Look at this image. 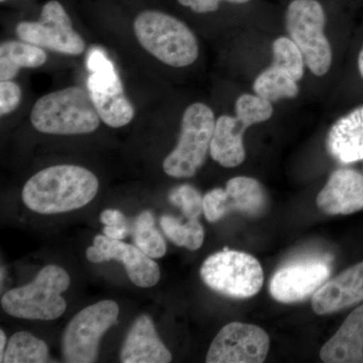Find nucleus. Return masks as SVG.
I'll return each instance as SVG.
<instances>
[{
	"mask_svg": "<svg viewBox=\"0 0 363 363\" xmlns=\"http://www.w3.org/2000/svg\"><path fill=\"white\" fill-rule=\"evenodd\" d=\"M99 182L92 172L74 164L50 167L33 176L23 189L26 206L40 214H58L92 201Z\"/></svg>",
	"mask_w": 363,
	"mask_h": 363,
	"instance_id": "1",
	"label": "nucleus"
},
{
	"mask_svg": "<svg viewBox=\"0 0 363 363\" xmlns=\"http://www.w3.org/2000/svg\"><path fill=\"white\" fill-rule=\"evenodd\" d=\"M30 121L35 130L48 135H86L97 130L100 117L89 91L68 87L40 97Z\"/></svg>",
	"mask_w": 363,
	"mask_h": 363,
	"instance_id": "2",
	"label": "nucleus"
},
{
	"mask_svg": "<svg viewBox=\"0 0 363 363\" xmlns=\"http://www.w3.org/2000/svg\"><path fill=\"white\" fill-rule=\"evenodd\" d=\"M133 30L143 49L167 65L175 68L192 65L199 56L194 33L169 14L143 11L136 16Z\"/></svg>",
	"mask_w": 363,
	"mask_h": 363,
	"instance_id": "3",
	"label": "nucleus"
},
{
	"mask_svg": "<svg viewBox=\"0 0 363 363\" xmlns=\"http://www.w3.org/2000/svg\"><path fill=\"white\" fill-rule=\"evenodd\" d=\"M65 269L55 264L45 267L32 283L13 289L2 296L1 307L11 316L28 320L58 319L66 311L62 294L70 286Z\"/></svg>",
	"mask_w": 363,
	"mask_h": 363,
	"instance_id": "4",
	"label": "nucleus"
},
{
	"mask_svg": "<svg viewBox=\"0 0 363 363\" xmlns=\"http://www.w3.org/2000/svg\"><path fill=\"white\" fill-rule=\"evenodd\" d=\"M326 16L317 0H293L286 13L289 38L302 52L306 67L318 77L331 68L332 49L325 35Z\"/></svg>",
	"mask_w": 363,
	"mask_h": 363,
	"instance_id": "5",
	"label": "nucleus"
},
{
	"mask_svg": "<svg viewBox=\"0 0 363 363\" xmlns=\"http://www.w3.org/2000/svg\"><path fill=\"white\" fill-rule=\"evenodd\" d=\"M215 116L209 106L194 104L183 114L181 133L175 149L164 159L162 169L173 178H191L206 161L215 128Z\"/></svg>",
	"mask_w": 363,
	"mask_h": 363,
	"instance_id": "6",
	"label": "nucleus"
},
{
	"mask_svg": "<svg viewBox=\"0 0 363 363\" xmlns=\"http://www.w3.org/2000/svg\"><path fill=\"white\" fill-rule=\"evenodd\" d=\"M200 276L215 292L234 298L253 297L264 284V271L259 260L248 253L227 247L207 257Z\"/></svg>",
	"mask_w": 363,
	"mask_h": 363,
	"instance_id": "7",
	"label": "nucleus"
},
{
	"mask_svg": "<svg viewBox=\"0 0 363 363\" xmlns=\"http://www.w3.org/2000/svg\"><path fill=\"white\" fill-rule=\"evenodd\" d=\"M118 315V305L111 300L100 301L76 314L67 326L62 341L65 362H96L100 340L116 323Z\"/></svg>",
	"mask_w": 363,
	"mask_h": 363,
	"instance_id": "8",
	"label": "nucleus"
},
{
	"mask_svg": "<svg viewBox=\"0 0 363 363\" xmlns=\"http://www.w3.org/2000/svg\"><path fill=\"white\" fill-rule=\"evenodd\" d=\"M87 68L91 72L87 87L100 119L113 128L130 123L135 109L124 95L123 83L111 60L101 50H92Z\"/></svg>",
	"mask_w": 363,
	"mask_h": 363,
	"instance_id": "9",
	"label": "nucleus"
},
{
	"mask_svg": "<svg viewBox=\"0 0 363 363\" xmlns=\"http://www.w3.org/2000/svg\"><path fill=\"white\" fill-rule=\"evenodd\" d=\"M16 33L23 42L62 54L77 56L85 49L84 40L74 30L65 9L57 0L45 4L39 21L18 23Z\"/></svg>",
	"mask_w": 363,
	"mask_h": 363,
	"instance_id": "10",
	"label": "nucleus"
},
{
	"mask_svg": "<svg viewBox=\"0 0 363 363\" xmlns=\"http://www.w3.org/2000/svg\"><path fill=\"white\" fill-rule=\"evenodd\" d=\"M269 336L255 325L233 322L225 325L212 341L208 363H262L269 350Z\"/></svg>",
	"mask_w": 363,
	"mask_h": 363,
	"instance_id": "11",
	"label": "nucleus"
},
{
	"mask_svg": "<svg viewBox=\"0 0 363 363\" xmlns=\"http://www.w3.org/2000/svg\"><path fill=\"white\" fill-rule=\"evenodd\" d=\"M267 198L259 182L250 177H235L225 189H213L204 196L203 213L209 222H217L230 212L257 216L266 208Z\"/></svg>",
	"mask_w": 363,
	"mask_h": 363,
	"instance_id": "12",
	"label": "nucleus"
},
{
	"mask_svg": "<svg viewBox=\"0 0 363 363\" xmlns=\"http://www.w3.org/2000/svg\"><path fill=\"white\" fill-rule=\"evenodd\" d=\"M330 274L331 267L324 260L293 262L274 272L269 281V293L284 304L302 302L314 295Z\"/></svg>",
	"mask_w": 363,
	"mask_h": 363,
	"instance_id": "13",
	"label": "nucleus"
},
{
	"mask_svg": "<svg viewBox=\"0 0 363 363\" xmlns=\"http://www.w3.org/2000/svg\"><path fill=\"white\" fill-rule=\"evenodd\" d=\"M87 259L94 264L117 260L125 267L130 281L140 288L156 286L161 278L160 267L152 257L145 255L136 245L123 241L96 235L92 247L86 250Z\"/></svg>",
	"mask_w": 363,
	"mask_h": 363,
	"instance_id": "14",
	"label": "nucleus"
},
{
	"mask_svg": "<svg viewBox=\"0 0 363 363\" xmlns=\"http://www.w3.org/2000/svg\"><path fill=\"white\" fill-rule=\"evenodd\" d=\"M317 206L329 215H348L363 209V176L352 169L334 171L317 196Z\"/></svg>",
	"mask_w": 363,
	"mask_h": 363,
	"instance_id": "15",
	"label": "nucleus"
},
{
	"mask_svg": "<svg viewBox=\"0 0 363 363\" xmlns=\"http://www.w3.org/2000/svg\"><path fill=\"white\" fill-rule=\"evenodd\" d=\"M363 301V262L327 281L312 296V308L318 315L332 314Z\"/></svg>",
	"mask_w": 363,
	"mask_h": 363,
	"instance_id": "16",
	"label": "nucleus"
},
{
	"mask_svg": "<svg viewBox=\"0 0 363 363\" xmlns=\"http://www.w3.org/2000/svg\"><path fill=\"white\" fill-rule=\"evenodd\" d=\"M172 353L157 335L154 322L140 315L133 322L121 353L123 363H168Z\"/></svg>",
	"mask_w": 363,
	"mask_h": 363,
	"instance_id": "17",
	"label": "nucleus"
},
{
	"mask_svg": "<svg viewBox=\"0 0 363 363\" xmlns=\"http://www.w3.org/2000/svg\"><path fill=\"white\" fill-rule=\"evenodd\" d=\"M329 155L341 164L363 160V106L353 109L332 125L326 140Z\"/></svg>",
	"mask_w": 363,
	"mask_h": 363,
	"instance_id": "18",
	"label": "nucleus"
},
{
	"mask_svg": "<svg viewBox=\"0 0 363 363\" xmlns=\"http://www.w3.org/2000/svg\"><path fill=\"white\" fill-rule=\"evenodd\" d=\"M320 357L327 363H363V305L324 344Z\"/></svg>",
	"mask_w": 363,
	"mask_h": 363,
	"instance_id": "19",
	"label": "nucleus"
},
{
	"mask_svg": "<svg viewBox=\"0 0 363 363\" xmlns=\"http://www.w3.org/2000/svg\"><path fill=\"white\" fill-rule=\"evenodd\" d=\"M247 126L238 117L222 116L215 123L210 155L224 168H235L245 159L243 135Z\"/></svg>",
	"mask_w": 363,
	"mask_h": 363,
	"instance_id": "20",
	"label": "nucleus"
},
{
	"mask_svg": "<svg viewBox=\"0 0 363 363\" xmlns=\"http://www.w3.org/2000/svg\"><path fill=\"white\" fill-rule=\"evenodd\" d=\"M47 61V54L38 45L9 40L0 45V80H13L21 68H38Z\"/></svg>",
	"mask_w": 363,
	"mask_h": 363,
	"instance_id": "21",
	"label": "nucleus"
},
{
	"mask_svg": "<svg viewBox=\"0 0 363 363\" xmlns=\"http://www.w3.org/2000/svg\"><path fill=\"white\" fill-rule=\"evenodd\" d=\"M47 343L28 332L13 334L7 342L2 363H44L50 362Z\"/></svg>",
	"mask_w": 363,
	"mask_h": 363,
	"instance_id": "22",
	"label": "nucleus"
},
{
	"mask_svg": "<svg viewBox=\"0 0 363 363\" xmlns=\"http://www.w3.org/2000/svg\"><path fill=\"white\" fill-rule=\"evenodd\" d=\"M253 91L255 94L272 104L281 99L297 96L298 86L295 79L271 65L255 79Z\"/></svg>",
	"mask_w": 363,
	"mask_h": 363,
	"instance_id": "23",
	"label": "nucleus"
},
{
	"mask_svg": "<svg viewBox=\"0 0 363 363\" xmlns=\"http://www.w3.org/2000/svg\"><path fill=\"white\" fill-rule=\"evenodd\" d=\"M131 233L135 245L152 259H160L167 252V245L162 234L157 230L154 215L143 211L131 222Z\"/></svg>",
	"mask_w": 363,
	"mask_h": 363,
	"instance_id": "24",
	"label": "nucleus"
},
{
	"mask_svg": "<svg viewBox=\"0 0 363 363\" xmlns=\"http://www.w3.org/2000/svg\"><path fill=\"white\" fill-rule=\"evenodd\" d=\"M160 223L167 238L178 247L197 250L204 242V228L197 219H188L186 223H181L175 217L164 215Z\"/></svg>",
	"mask_w": 363,
	"mask_h": 363,
	"instance_id": "25",
	"label": "nucleus"
},
{
	"mask_svg": "<svg viewBox=\"0 0 363 363\" xmlns=\"http://www.w3.org/2000/svg\"><path fill=\"white\" fill-rule=\"evenodd\" d=\"M272 51V66L285 72L297 82L303 78L306 66L304 57L290 38L279 37L274 40Z\"/></svg>",
	"mask_w": 363,
	"mask_h": 363,
	"instance_id": "26",
	"label": "nucleus"
},
{
	"mask_svg": "<svg viewBox=\"0 0 363 363\" xmlns=\"http://www.w3.org/2000/svg\"><path fill=\"white\" fill-rule=\"evenodd\" d=\"M274 113L272 102L267 101L259 95L242 94L238 98L235 104L236 117L247 126L264 123Z\"/></svg>",
	"mask_w": 363,
	"mask_h": 363,
	"instance_id": "27",
	"label": "nucleus"
},
{
	"mask_svg": "<svg viewBox=\"0 0 363 363\" xmlns=\"http://www.w3.org/2000/svg\"><path fill=\"white\" fill-rule=\"evenodd\" d=\"M169 200L172 204L180 208L188 219H198L202 214L204 197L193 186L184 184L173 189L169 193Z\"/></svg>",
	"mask_w": 363,
	"mask_h": 363,
	"instance_id": "28",
	"label": "nucleus"
},
{
	"mask_svg": "<svg viewBox=\"0 0 363 363\" xmlns=\"http://www.w3.org/2000/svg\"><path fill=\"white\" fill-rule=\"evenodd\" d=\"M21 100L20 86L11 80L0 83V114L6 116L18 108Z\"/></svg>",
	"mask_w": 363,
	"mask_h": 363,
	"instance_id": "29",
	"label": "nucleus"
},
{
	"mask_svg": "<svg viewBox=\"0 0 363 363\" xmlns=\"http://www.w3.org/2000/svg\"><path fill=\"white\" fill-rule=\"evenodd\" d=\"M222 1L234 4H247L250 0H178L181 6L189 7L197 13H214L219 9V4Z\"/></svg>",
	"mask_w": 363,
	"mask_h": 363,
	"instance_id": "30",
	"label": "nucleus"
},
{
	"mask_svg": "<svg viewBox=\"0 0 363 363\" xmlns=\"http://www.w3.org/2000/svg\"><path fill=\"white\" fill-rule=\"evenodd\" d=\"M100 220L105 226H121L130 224L119 210L106 209L100 215Z\"/></svg>",
	"mask_w": 363,
	"mask_h": 363,
	"instance_id": "31",
	"label": "nucleus"
},
{
	"mask_svg": "<svg viewBox=\"0 0 363 363\" xmlns=\"http://www.w3.org/2000/svg\"><path fill=\"white\" fill-rule=\"evenodd\" d=\"M104 235L107 238H113V240H123L128 234L131 233V226L130 224L121 226H105L104 228Z\"/></svg>",
	"mask_w": 363,
	"mask_h": 363,
	"instance_id": "32",
	"label": "nucleus"
},
{
	"mask_svg": "<svg viewBox=\"0 0 363 363\" xmlns=\"http://www.w3.org/2000/svg\"><path fill=\"white\" fill-rule=\"evenodd\" d=\"M7 346L6 335L4 330L0 331V360L4 357Z\"/></svg>",
	"mask_w": 363,
	"mask_h": 363,
	"instance_id": "33",
	"label": "nucleus"
},
{
	"mask_svg": "<svg viewBox=\"0 0 363 363\" xmlns=\"http://www.w3.org/2000/svg\"><path fill=\"white\" fill-rule=\"evenodd\" d=\"M358 70L363 78V47L359 52V56H358Z\"/></svg>",
	"mask_w": 363,
	"mask_h": 363,
	"instance_id": "34",
	"label": "nucleus"
},
{
	"mask_svg": "<svg viewBox=\"0 0 363 363\" xmlns=\"http://www.w3.org/2000/svg\"><path fill=\"white\" fill-rule=\"evenodd\" d=\"M0 1H2V2H4V0H0Z\"/></svg>",
	"mask_w": 363,
	"mask_h": 363,
	"instance_id": "35",
	"label": "nucleus"
}]
</instances>
